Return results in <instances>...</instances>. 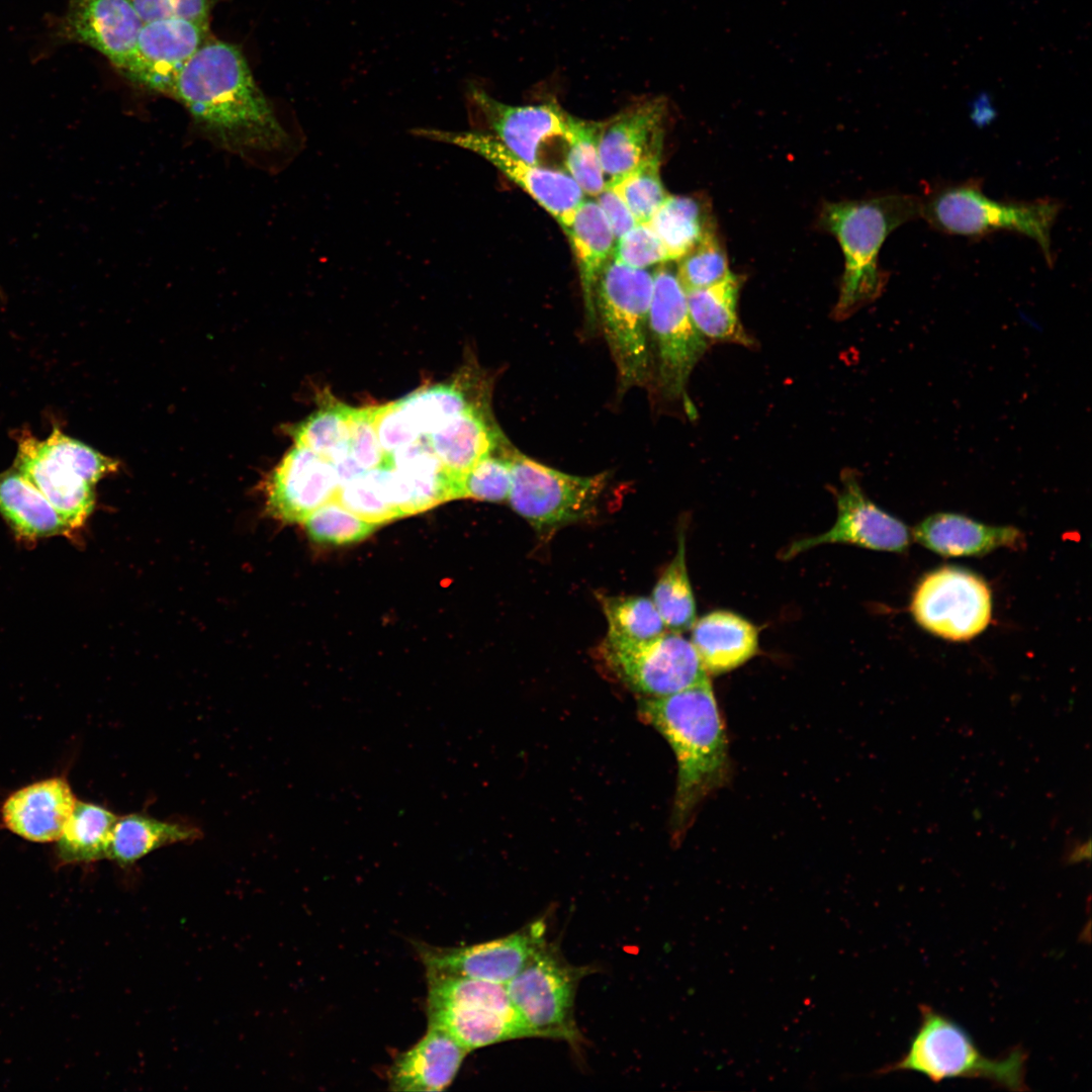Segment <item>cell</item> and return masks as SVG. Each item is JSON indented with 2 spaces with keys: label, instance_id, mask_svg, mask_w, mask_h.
<instances>
[{
  "label": "cell",
  "instance_id": "6da1fadb",
  "mask_svg": "<svg viewBox=\"0 0 1092 1092\" xmlns=\"http://www.w3.org/2000/svg\"><path fill=\"white\" fill-rule=\"evenodd\" d=\"M167 97L232 152L279 151L290 141L241 50L230 42L210 37L178 72Z\"/></svg>",
  "mask_w": 1092,
  "mask_h": 1092
},
{
  "label": "cell",
  "instance_id": "7a4b0ae2",
  "mask_svg": "<svg viewBox=\"0 0 1092 1092\" xmlns=\"http://www.w3.org/2000/svg\"><path fill=\"white\" fill-rule=\"evenodd\" d=\"M638 712L675 756L672 825L679 834L699 804L729 777L726 730L709 676L671 695L639 698Z\"/></svg>",
  "mask_w": 1092,
  "mask_h": 1092
},
{
  "label": "cell",
  "instance_id": "3957f363",
  "mask_svg": "<svg viewBox=\"0 0 1092 1092\" xmlns=\"http://www.w3.org/2000/svg\"><path fill=\"white\" fill-rule=\"evenodd\" d=\"M920 215L921 198L912 194L893 193L823 205L819 225L837 239L844 258L834 308L836 317L849 316L881 294L888 279L879 266L881 248L893 231Z\"/></svg>",
  "mask_w": 1092,
  "mask_h": 1092
},
{
  "label": "cell",
  "instance_id": "277c9868",
  "mask_svg": "<svg viewBox=\"0 0 1092 1092\" xmlns=\"http://www.w3.org/2000/svg\"><path fill=\"white\" fill-rule=\"evenodd\" d=\"M919 1025L906 1053L875 1072H915L933 1083L949 1079H982L1009 1091H1026L1027 1054L1017 1046L991 1059L983 1055L970 1033L948 1016L922 1004Z\"/></svg>",
  "mask_w": 1092,
  "mask_h": 1092
},
{
  "label": "cell",
  "instance_id": "5b68a950",
  "mask_svg": "<svg viewBox=\"0 0 1092 1092\" xmlns=\"http://www.w3.org/2000/svg\"><path fill=\"white\" fill-rule=\"evenodd\" d=\"M921 198V215L934 230L964 237H983L997 231L1024 235L1039 246L1046 263L1054 262L1052 230L1061 211L1059 201L992 199L978 179L928 189Z\"/></svg>",
  "mask_w": 1092,
  "mask_h": 1092
},
{
  "label": "cell",
  "instance_id": "8992f818",
  "mask_svg": "<svg viewBox=\"0 0 1092 1092\" xmlns=\"http://www.w3.org/2000/svg\"><path fill=\"white\" fill-rule=\"evenodd\" d=\"M653 275L613 259L602 272L595 309L613 356L619 390L644 386L651 376L649 310Z\"/></svg>",
  "mask_w": 1092,
  "mask_h": 1092
},
{
  "label": "cell",
  "instance_id": "52a82bcc",
  "mask_svg": "<svg viewBox=\"0 0 1092 1092\" xmlns=\"http://www.w3.org/2000/svg\"><path fill=\"white\" fill-rule=\"evenodd\" d=\"M428 1025L439 1027L469 1053L532 1037L506 985L461 976L427 974Z\"/></svg>",
  "mask_w": 1092,
  "mask_h": 1092
},
{
  "label": "cell",
  "instance_id": "ba28073f",
  "mask_svg": "<svg viewBox=\"0 0 1092 1092\" xmlns=\"http://www.w3.org/2000/svg\"><path fill=\"white\" fill-rule=\"evenodd\" d=\"M508 502L544 540L558 530L590 518L605 489L607 472L578 476L542 464L510 448Z\"/></svg>",
  "mask_w": 1092,
  "mask_h": 1092
},
{
  "label": "cell",
  "instance_id": "9c48e42d",
  "mask_svg": "<svg viewBox=\"0 0 1092 1092\" xmlns=\"http://www.w3.org/2000/svg\"><path fill=\"white\" fill-rule=\"evenodd\" d=\"M588 972L586 968L567 963L556 946L546 942L505 984L532 1037L563 1039L570 1043L579 1040L574 1000L578 983Z\"/></svg>",
  "mask_w": 1092,
  "mask_h": 1092
},
{
  "label": "cell",
  "instance_id": "30bf717a",
  "mask_svg": "<svg viewBox=\"0 0 1092 1092\" xmlns=\"http://www.w3.org/2000/svg\"><path fill=\"white\" fill-rule=\"evenodd\" d=\"M598 650L606 668L639 698L671 695L708 676L691 640L678 632L646 641L606 636Z\"/></svg>",
  "mask_w": 1092,
  "mask_h": 1092
},
{
  "label": "cell",
  "instance_id": "8fae6325",
  "mask_svg": "<svg viewBox=\"0 0 1092 1092\" xmlns=\"http://www.w3.org/2000/svg\"><path fill=\"white\" fill-rule=\"evenodd\" d=\"M916 623L949 641H966L981 634L992 616L991 589L977 573L945 565L922 576L910 604Z\"/></svg>",
  "mask_w": 1092,
  "mask_h": 1092
},
{
  "label": "cell",
  "instance_id": "7c38bea8",
  "mask_svg": "<svg viewBox=\"0 0 1092 1092\" xmlns=\"http://www.w3.org/2000/svg\"><path fill=\"white\" fill-rule=\"evenodd\" d=\"M649 331L659 388L671 399L686 397L688 381L707 342L691 318L676 273L668 267L661 266L653 275Z\"/></svg>",
  "mask_w": 1092,
  "mask_h": 1092
},
{
  "label": "cell",
  "instance_id": "4fadbf2b",
  "mask_svg": "<svg viewBox=\"0 0 1092 1092\" xmlns=\"http://www.w3.org/2000/svg\"><path fill=\"white\" fill-rule=\"evenodd\" d=\"M414 134L471 151L492 164L541 205L564 230L583 201L582 190L565 172L525 161L488 132L416 128Z\"/></svg>",
  "mask_w": 1092,
  "mask_h": 1092
},
{
  "label": "cell",
  "instance_id": "5bb4252c",
  "mask_svg": "<svg viewBox=\"0 0 1092 1092\" xmlns=\"http://www.w3.org/2000/svg\"><path fill=\"white\" fill-rule=\"evenodd\" d=\"M543 920L533 921L506 936L481 943L440 947L416 943L426 974L461 976L507 984L546 941Z\"/></svg>",
  "mask_w": 1092,
  "mask_h": 1092
},
{
  "label": "cell",
  "instance_id": "9a60e30c",
  "mask_svg": "<svg viewBox=\"0 0 1092 1092\" xmlns=\"http://www.w3.org/2000/svg\"><path fill=\"white\" fill-rule=\"evenodd\" d=\"M143 24L129 0H68L53 24L52 40L87 46L122 75L134 59Z\"/></svg>",
  "mask_w": 1092,
  "mask_h": 1092
},
{
  "label": "cell",
  "instance_id": "2e32d148",
  "mask_svg": "<svg viewBox=\"0 0 1092 1092\" xmlns=\"http://www.w3.org/2000/svg\"><path fill=\"white\" fill-rule=\"evenodd\" d=\"M842 477L843 486L835 491L837 517L833 526L825 533L793 542L784 552V559L829 543L896 553L908 549L911 534L907 526L875 505L855 476L847 473Z\"/></svg>",
  "mask_w": 1092,
  "mask_h": 1092
},
{
  "label": "cell",
  "instance_id": "e0dca14e",
  "mask_svg": "<svg viewBox=\"0 0 1092 1092\" xmlns=\"http://www.w3.org/2000/svg\"><path fill=\"white\" fill-rule=\"evenodd\" d=\"M464 97L471 117L527 162L538 164L540 147L565 134L570 114L555 102L510 105L494 99L473 82L467 83Z\"/></svg>",
  "mask_w": 1092,
  "mask_h": 1092
},
{
  "label": "cell",
  "instance_id": "ac0fdd59",
  "mask_svg": "<svg viewBox=\"0 0 1092 1092\" xmlns=\"http://www.w3.org/2000/svg\"><path fill=\"white\" fill-rule=\"evenodd\" d=\"M209 38L208 24L175 15L146 22L139 32L134 59L122 76L167 96L178 72Z\"/></svg>",
  "mask_w": 1092,
  "mask_h": 1092
},
{
  "label": "cell",
  "instance_id": "d6986e66",
  "mask_svg": "<svg viewBox=\"0 0 1092 1092\" xmlns=\"http://www.w3.org/2000/svg\"><path fill=\"white\" fill-rule=\"evenodd\" d=\"M666 115V99L653 97L601 121L599 153L606 185L648 160L661 158Z\"/></svg>",
  "mask_w": 1092,
  "mask_h": 1092
},
{
  "label": "cell",
  "instance_id": "ffe728a7",
  "mask_svg": "<svg viewBox=\"0 0 1092 1092\" xmlns=\"http://www.w3.org/2000/svg\"><path fill=\"white\" fill-rule=\"evenodd\" d=\"M339 479L332 462L295 445L272 472L267 484V511L284 523H302L333 500Z\"/></svg>",
  "mask_w": 1092,
  "mask_h": 1092
},
{
  "label": "cell",
  "instance_id": "44dd1931",
  "mask_svg": "<svg viewBox=\"0 0 1092 1092\" xmlns=\"http://www.w3.org/2000/svg\"><path fill=\"white\" fill-rule=\"evenodd\" d=\"M14 437L17 450L13 467L53 505L73 531L84 526L94 508V485L48 453L41 440L29 431H17Z\"/></svg>",
  "mask_w": 1092,
  "mask_h": 1092
},
{
  "label": "cell",
  "instance_id": "7402d4cb",
  "mask_svg": "<svg viewBox=\"0 0 1092 1092\" xmlns=\"http://www.w3.org/2000/svg\"><path fill=\"white\" fill-rule=\"evenodd\" d=\"M77 799L68 781L54 777L11 794L1 809L3 824L14 834L34 842L58 840Z\"/></svg>",
  "mask_w": 1092,
  "mask_h": 1092
},
{
  "label": "cell",
  "instance_id": "603a6c76",
  "mask_svg": "<svg viewBox=\"0 0 1092 1092\" xmlns=\"http://www.w3.org/2000/svg\"><path fill=\"white\" fill-rule=\"evenodd\" d=\"M468 1053L448 1032L428 1025L423 1037L394 1060L388 1073L389 1089L443 1091L454 1081Z\"/></svg>",
  "mask_w": 1092,
  "mask_h": 1092
},
{
  "label": "cell",
  "instance_id": "cb8c5ba5",
  "mask_svg": "<svg viewBox=\"0 0 1092 1092\" xmlns=\"http://www.w3.org/2000/svg\"><path fill=\"white\" fill-rule=\"evenodd\" d=\"M912 536L944 557L982 556L1000 547L1024 545L1023 534L1013 526H990L952 513L928 516L915 526Z\"/></svg>",
  "mask_w": 1092,
  "mask_h": 1092
},
{
  "label": "cell",
  "instance_id": "d4e9b609",
  "mask_svg": "<svg viewBox=\"0 0 1092 1092\" xmlns=\"http://www.w3.org/2000/svg\"><path fill=\"white\" fill-rule=\"evenodd\" d=\"M441 463L462 474L508 444L484 404L472 405L425 437Z\"/></svg>",
  "mask_w": 1092,
  "mask_h": 1092
},
{
  "label": "cell",
  "instance_id": "484cf974",
  "mask_svg": "<svg viewBox=\"0 0 1092 1092\" xmlns=\"http://www.w3.org/2000/svg\"><path fill=\"white\" fill-rule=\"evenodd\" d=\"M691 642L706 672L731 671L758 651L757 629L729 611H714L696 620Z\"/></svg>",
  "mask_w": 1092,
  "mask_h": 1092
},
{
  "label": "cell",
  "instance_id": "4316f807",
  "mask_svg": "<svg viewBox=\"0 0 1092 1092\" xmlns=\"http://www.w3.org/2000/svg\"><path fill=\"white\" fill-rule=\"evenodd\" d=\"M577 265L586 316L596 324L595 292L605 267L613 259L616 238L596 200L583 201L564 229Z\"/></svg>",
  "mask_w": 1092,
  "mask_h": 1092
},
{
  "label": "cell",
  "instance_id": "83f0119b",
  "mask_svg": "<svg viewBox=\"0 0 1092 1092\" xmlns=\"http://www.w3.org/2000/svg\"><path fill=\"white\" fill-rule=\"evenodd\" d=\"M0 515L25 542L74 533L53 505L13 466L0 473Z\"/></svg>",
  "mask_w": 1092,
  "mask_h": 1092
},
{
  "label": "cell",
  "instance_id": "f1b7e54d",
  "mask_svg": "<svg viewBox=\"0 0 1092 1092\" xmlns=\"http://www.w3.org/2000/svg\"><path fill=\"white\" fill-rule=\"evenodd\" d=\"M742 282L741 276L730 272L712 285L686 292L691 318L705 339L752 345L737 313Z\"/></svg>",
  "mask_w": 1092,
  "mask_h": 1092
},
{
  "label": "cell",
  "instance_id": "f546056e",
  "mask_svg": "<svg viewBox=\"0 0 1092 1092\" xmlns=\"http://www.w3.org/2000/svg\"><path fill=\"white\" fill-rule=\"evenodd\" d=\"M201 831L191 825L157 819L142 813L117 817L113 826L107 858L121 867L138 860L161 847L194 841Z\"/></svg>",
  "mask_w": 1092,
  "mask_h": 1092
},
{
  "label": "cell",
  "instance_id": "4dcf8cb0",
  "mask_svg": "<svg viewBox=\"0 0 1092 1092\" xmlns=\"http://www.w3.org/2000/svg\"><path fill=\"white\" fill-rule=\"evenodd\" d=\"M117 817L100 805L77 800L57 840V856L60 862L87 863L107 858Z\"/></svg>",
  "mask_w": 1092,
  "mask_h": 1092
},
{
  "label": "cell",
  "instance_id": "1f68e13d",
  "mask_svg": "<svg viewBox=\"0 0 1092 1092\" xmlns=\"http://www.w3.org/2000/svg\"><path fill=\"white\" fill-rule=\"evenodd\" d=\"M669 260H679L715 229L709 208L695 197L667 195L647 222Z\"/></svg>",
  "mask_w": 1092,
  "mask_h": 1092
},
{
  "label": "cell",
  "instance_id": "d6a6232c",
  "mask_svg": "<svg viewBox=\"0 0 1092 1092\" xmlns=\"http://www.w3.org/2000/svg\"><path fill=\"white\" fill-rule=\"evenodd\" d=\"M666 629L691 630L696 622V602L686 563V535L677 536V549L653 587L651 598Z\"/></svg>",
  "mask_w": 1092,
  "mask_h": 1092
},
{
  "label": "cell",
  "instance_id": "836d02e7",
  "mask_svg": "<svg viewBox=\"0 0 1092 1092\" xmlns=\"http://www.w3.org/2000/svg\"><path fill=\"white\" fill-rule=\"evenodd\" d=\"M352 407L329 397L321 407L291 430L295 445L334 463L350 454Z\"/></svg>",
  "mask_w": 1092,
  "mask_h": 1092
},
{
  "label": "cell",
  "instance_id": "e575fe53",
  "mask_svg": "<svg viewBox=\"0 0 1092 1092\" xmlns=\"http://www.w3.org/2000/svg\"><path fill=\"white\" fill-rule=\"evenodd\" d=\"M397 402L422 437L436 431L466 408L480 404L470 399L465 388L456 382L423 387Z\"/></svg>",
  "mask_w": 1092,
  "mask_h": 1092
},
{
  "label": "cell",
  "instance_id": "d590c367",
  "mask_svg": "<svg viewBox=\"0 0 1092 1092\" xmlns=\"http://www.w3.org/2000/svg\"><path fill=\"white\" fill-rule=\"evenodd\" d=\"M600 130L601 121L569 115L563 136L567 146L564 160L566 173L583 193L595 197L606 187L599 153Z\"/></svg>",
  "mask_w": 1092,
  "mask_h": 1092
},
{
  "label": "cell",
  "instance_id": "8d00e7d4",
  "mask_svg": "<svg viewBox=\"0 0 1092 1092\" xmlns=\"http://www.w3.org/2000/svg\"><path fill=\"white\" fill-rule=\"evenodd\" d=\"M608 623L607 636L646 641L665 632V625L652 600L639 596H600Z\"/></svg>",
  "mask_w": 1092,
  "mask_h": 1092
},
{
  "label": "cell",
  "instance_id": "74e56055",
  "mask_svg": "<svg viewBox=\"0 0 1092 1092\" xmlns=\"http://www.w3.org/2000/svg\"><path fill=\"white\" fill-rule=\"evenodd\" d=\"M660 163L661 158L648 160L606 185L623 199L637 223H647L668 195L661 182Z\"/></svg>",
  "mask_w": 1092,
  "mask_h": 1092
},
{
  "label": "cell",
  "instance_id": "f35d334b",
  "mask_svg": "<svg viewBox=\"0 0 1092 1092\" xmlns=\"http://www.w3.org/2000/svg\"><path fill=\"white\" fill-rule=\"evenodd\" d=\"M302 523L313 541L336 545L359 542L379 526L334 499L314 510Z\"/></svg>",
  "mask_w": 1092,
  "mask_h": 1092
},
{
  "label": "cell",
  "instance_id": "ab89813d",
  "mask_svg": "<svg viewBox=\"0 0 1092 1092\" xmlns=\"http://www.w3.org/2000/svg\"><path fill=\"white\" fill-rule=\"evenodd\" d=\"M730 272L726 252L713 229L678 260L676 275L688 292L712 285Z\"/></svg>",
  "mask_w": 1092,
  "mask_h": 1092
},
{
  "label": "cell",
  "instance_id": "60d3db41",
  "mask_svg": "<svg viewBox=\"0 0 1092 1092\" xmlns=\"http://www.w3.org/2000/svg\"><path fill=\"white\" fill-rule=\"evenodd\" d=\"M507 446L499 455H489L466 472L459 474V498L499 503L508 499L511 487V462Z\"/></svg>",
  "mask_w": 1092,
  "mask_h": 1092
},
{
  "label": "cell",
  "instance_id": "b9f144b4",
  "mask_svg": "<svg viewBox=\"0 0 1092 1092\" xmlns=\"http://www.w3.org/2000/svg\"><path fill=\"white\" fill-rule=\"evenodd\" d=\"M41 443L51 455L68 464L92 485L117 468L116 461L65 435L59 428H54Z\"/></svg>",
  "mask_w": 1092,
  "mask_h": 1092
},
{
  "label": "cell",
  "instance_id": "7bdbcfd3",
  "mask_svg": "<svg viewBox=\"0 0 1092 1092\" xmlns=\"http://www.w3.org/2000/svg\"><path fill=\"white\" fill-rule=\"evenodd\" d=\"M334 500L360 518L379 526L400 518L388 504L372 470H367L339 485Z\"/></svg>",
  "mask_w": 1092,
  "mask_h": 1092
},
{
  "label": "cell",
  "instance_id": "ee69618b",
  "mask_svg": "<svg viewBox=\"0 0 1092 1092\" xmlns=\"http://www.w3.org/2000/svg\"><path fill=\"white\" fill-rule=\"evenodd\" d=\"M613 260L637 269L670 261L664 246L648 223H637L616 241Z\"/></svg>",
  "mask_w": 1092,
  "mask_h": 1092
},
{
  "label": "cell",
  "instance_id": "f6af8a7d",
  "mask_svg": "<svg viewBox=\"0 0 1092 1092\" xmlns=\"http://www.w3.org/2000/svg\"><path fill=\"white\" fill-rule=\"evenodd\" d=\"M372 421L385 457L423 438L397 401L373 407Z\"/></svg>",
  "mask_w": 1092,
  "mask_h": 1092
},
{
  "label": "cell",
  "instance_id": "bcb514c9",
  "mask_svg": "<svg viewBox=\"0 0 1092 1092\" xmlns=\"http://www.w3.org/2000/svg\"><path fill=\"white\" fill-rule=\"evenodd\" d=\"M373 407L351 411L350 454L365 471L383 465L385 456L372 421Z\"/></svg>",
  "mask_w": 1092,
  "mask_h": 1092
},
{
  "label": "cell",
  "instance_id": "7dc6e473",
  "mask_svg": "<svg viewBox=\"0 0 1092 1092\" xmlns=\"http://www.w3.org/2000/svg\"><path fill=\"white\" fill-rule=\"evenodd\" d=\"M596 201L603 210L616 241L637 224L626 203L612 187L606 186L596 196Z\"/></svg>",
  "mask_w": 1092,
  "mask_h": 1092
},
{
  "label": "cell",
  "instance_id": "c3c4849f",
  "mask_svg": "<svg viewBox=\"0 0 1092 1092\" xmlns=\"http://www.w3.org/2000/svg\"><path fill=\"white\" fill-rule=\"evenodd\" d=\"M174 15L209 25L210 0H171Z\"/></svg>",
  "mask_w": 1092,
  "mask_h": 1092
},
{
  "label": "cell",
  "instance_id": "681fc988",
  "mask_svg": "<svg viewBox=\"0 0 1092 1092\" xmlns=\"http://www.w3.org/2000/svg\"><path fill=\"white\" fill-rule=\"evenodd\" d=\"M144 23L174 15L171 0H129Z\"/></svg>",
  "mask_w": 1092,
  "mask_h": 1092
}]
</instances>
